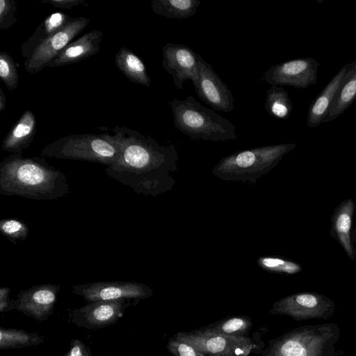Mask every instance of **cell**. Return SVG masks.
I'll list each match as a JSON object with an SVG mask.
<instances>
[{
	"label": "cell",
	"instance_id": "obj_1",
	"mask_svg": "<svg viewBox=\"0 0 356 356\" xmlns=\"http://www.w3.org/2000/svg\"><path fill=\"white\" fill-rule=\"evenodd\" d=\"M120 154L105 172L138 194L156 197L170 191L176 181L179 156L174 144L161 145L150 136L126 127L111 129Z\"/></svg>",
	"mask_w": 356,
	"mask_h": 356
},
{
	"label": "cell",
	"instance_id": "obj_2",
	"mask_svg": "<svg viewBox=\"0 0 356 356\" xmlns=\"http://www.w3.org/2000/svg\"><path fill=\"white\" fill-rule=\"evenodd\" d=\"M70 192L65 173L42 156L11 154L0 163V194L34 200H54Z\"/></svg>",
	"mask_w": 356,
	"mask_h": 356
},
{
	"label": "cell",
	"instance_id": "obj_3",
	"mask_svg": "<svg viewBox=\"0 0 356 356\" xmlns=\"http://www.w3.org/2000/svg\"><path fill=\"white\" fill-rule=\"evenodd\" d=\"M340 337L337 323L303 325L270 339L260 356H344Z\"/></svg>",
	"mask_w": 356,
	"mask_h": 356
},
{
	"label": "cell",
	"instance_id": "obj_4",
	"mask_svg": "<svg viewBox=\"0 0 356 356\" xmlns=\"http://www.w3.org/2000/svg\"><path fill=\"white\" fill-rule=\"evenodd\" d=\"M175 127L192 140L225 142L237 138L232 122L202 105L193 96L169 101Z\"/></svg>",
	"mask_w": 356,
	"mask_h": 356
},
{
	"label": "cell",
	"instance_id": "obj_5",
	"mask_svg": "<svg viewBox=\"0 0 356 356\" xmlns=\"http://www.w3.org/2000/svg\"><path fill=\"white\" fill-rule=\"evenodd\" d=\"M296 147L294 143H282L242 150L221 159L212 173L224 181L254 184Z\"/></svg>",
	"mask_w": 356,
	"mask_h": 356
},
{
	"label": "cell",
	"instance_id": "obj_6",
	"mask_svg": "<svg viewBox=\"0 0 356 356\" xmlns=\"http://www.w3.org/2000/svg\"><path fill=\"white\" fill-rule=\"evenodd\" d=\"M120 147L116 137L108 132L63 136L44 146L40 156L79 160L109 166L118 159Z\"/></svg>",
	"mask_w": 356,
	"mask_h": 356
},
{
	"label": "cell",
	"instance_id": "obj_7",
	"mask_svg": "<svg viewBox=\"0 0 356 356\" xmlns=\"http://www.w3.org/2000/svg\"><path fill=\"white\" fill-rule=\"evenodd\" d=\"M173 337L179 339L208 356H251L261 354L264 343L259 337H235L205 332L198 329L178 332Z\"/></svg>",
	"mask_w": 356,
	"mask_h": 356
},
{
	"label": "cell",
	"instance_id": "obj_8",
	"mask_svg": "<svg viewBox=\"0 0 356 356\" xmlns=\"http://www.w3.org/2000/svg\"><path fill=\"white\" fill-rule=\"evenodd\" d=\"M335 302L314 292L296 293L276 300L269 313L286 315L296 321L330 318L334 313Z\"/></svg>",
	"mask_w": 356,
	"mask_h": 356
},
{
	"label": "cell",
	"instance_id": "obj_9",
	"mask_svg": "<svg viewBox=\"0 0 356 356\" xmlns=\"http://www.w3.org/2000/svg\"><path fill=\"white\" fill-rule=\"evenodd\" d=\"M72 291L88 302L120 299L140 300L150 298V286L129 281H99L72 286Z\"/></svg>",
	"mask_w": 356,
	"mask_h": 356
},
{
	"label": "cell",
	"instance_id": "obj_10",
	"mask_svg": "<svg viewBox=\"0 0 356 356\" xmlns=\"http://www.w3.org/2000/svg\"><path fill=\"white\" fill-rule=\"evenodd\" d=\"M319 65L320 63L312 57L289 60L271 66L261 81L271 86L305 89L317 83Z\"/></svg>",
	"mask_w": 356,
	"mask_h": 356
},
{
	"label": "cell",
	"instance_id": "obj_11",
	"mask_svg": "<svg viewBox=\"0 0 356 356\" xmlns=\"http://www.w3.org/2000/svg\"><path fill=\"white\" fill-rule=\"evenodd\" d=\"M129 306L131 300L129 299L90 302L72 309L68 318L79 327L99 330L117 323Z\"/></svg>",
	"mask_w": 356,
	"mask_h": 356
},
{
	"label": "cell",
	"instance_id": "obj_12",
	"mask_svg": "<svg viewBox=\"0 0 356 356\" xmlns=\"http://www.w3.org/2000/svg\"><path fill=\"white\" fill-rule=\"evenodd\" d=\"M90 22V20L84 17H74L64 29L45 39L25 60L26 71L31 74L42 71Z\"/></svg>",
	"mask_w": 356,
	"mask_h": 356
},
{
	"label": "cell",
	"instance_id": "obj_13",
	"mask_svg": "<svg viewBox=\"0 0 356 356\" xmlns=\"http://www.w3.org/2000/svg\"><path fill=\"white\" fill-rule=\"evenodd\" d=\"M59 284H43L20 291L15 298H11L10 311L17 310L39 321H46L54 312Z\"/></svg>",
	"mask_w": 356,
	"mask_h": 356
},
{
	"label": "cell",
	"instance_id": "obj_14",
	"mask_svg": "<svg viewBox=\"0 0 356 356\" xmlns=\"http://www.w3.org/2000/svg\"><path fill=\"white\" fill-rule=\"evenodd\" d=\"M199 98L214 111L231 112L234 97L227 84L213 70L211 64L199 56L198 77L193 83Z\"/></svg>",
	"mask_w": 356,
	"mask_h": 356
},
{
	"label": "cell",
	"instance_id": "obj_15",
	"mask_svg": "<svg viewBox=\"0 0 356 356\" xmlns=\"http://www.w3.org/2000/svg\"><path fill=\"white\" fill-rule=\"evenodd\" d=\"M164 70L172 76L178 90L183 89L186 80L194 83L198 77L199 56L192 49L184 44L167 43L162 48Z\"/></svg>",
	"mask_w": 356,
	"mask_h": 356
},
{
	"label": "cell",
	"instance_id": "obj_16",
	"mask_svg": "<svg viewBox=\"0 0 356 356\" xmlns=\"http://www.w3.org/2000/svg\"><path fill=\"white\" fill-rule=\"evenodd\" d=\"M103 33L93 30L69 43L46 67H55L72 65L96 54L100 50Z\"/></svg>",
	"mask_w": 356,
	"mask_h": 356
},
{
	"label": "cell",
	"instance_id": "obj_17",
	"mask_svg": "<svg viewBox=\"0 0 356 356\" xmlns=\"http://www.w3.org/2000/svg\"><path fill=\"white\" fill-rule=\"evenodd\" d=\"M355 209L354 200L348 198L336 207L330 218V234L337 240L351 260L356 259V249L351 239V227Z\"/></svg>",
	"mask_w": 356,
	"mask_h": 356
},
{
	"label": "cell",
	"instance_id": "obj_18",
	"mask_svg": "<svg viewBox=\"0 0 356 356\" xmlns=\"http://www.w3.org/2000/svg\"><path fill=\"white\" fill-rule=\"evenodd\" d=\"M36 122L35 114L30 110L25 111L3 140L1 148L10 154H22L33 140Z\"/></svg>",
	"mask_w": 356,
	"mask_h": 356
},
{
	"label": "cell",
	"instance_id": "obj_19",
	"mask_svg": "<svg viewBox=\"0 0 356 356\" xmlns=\"http://www.w3.org/2000/svg\"><path fill=\"white\" fill-rule=\"evenodd\" d=\"M350 63L343 65L312 102L307 113V127L315 128L323 123Z\"/></svg>",
	"mask_w": 356,
	"mask_h": 356
},
{
	"label": "cell",
	"instance_id": "obj_20",
	"mask_svg": "<svg viewBox=\"0 0 356 356\" xmlns=\"http://www.w3.org/2000/svg\"><path fill=\"white\" fill-rule=\"evenodd\" d=\"M73 19L74 17L60 12L47 16L22 44V56L26 59L29 58L45 39L64 29Z\"/></svg>",
	"mask_w": 356,
	"mask_h": 356
},
{
	"label": "cell",
	"instance_id": "obj_21",
	"mask_svg": "<svg viewBox=\"0 0 356 356\" xmlns=\"http://www.w3.org/2000/svg\"><path fill=\"white\" fill-rule=\"evenodd\" d=\"M356 100V59L350 63L323 123L335 120Z\"/></svg>",
	"mask_w": 356,
	"mask_h": 356
},
{
	"label": "cell",
	"instance_id": "obj_22",
	"mask_svg": "<svg viewBox=\"0 0 356 356\" xmlns=\"http://www.w3.org/2000/svg\"><path fill=\"white\" fill-rule=\"evenodd\" d=\"M118 69L131 82L149 86L150 78L143 60L131 49L122 47L115 57Z\"/></svg>",
	"mask_w": 356,
	"mask_h": 356
},
{
	"label": "cell",
	"instance_id": "obj_23",
	"mask_svg": "<svg viewBox=\"0 0 356 356\" xmlns=\"http://www.w3.org/2000/svg\"><path fill=\"white\" fill-rule=\"evenodd\" d=\"M199 0H153L154 13L172 19H185L194 15L200 6Z\"/></svg>",
	"mask_w": 356,
	"mask_h": 356
},
{
	"label": "cell",
	"instance_id": "obj_24",
	"mask_svg": "<svg viewBox=\"0 0 356 356\" xmlns=\"http://www.w3.org/2000/svg\"><path fill=\"white\" fill-rule=\"evenodd\" d=\"M253 323L249 316H237L224 318L198 330L202 332L235 337H248Z\"/></svg>",
	"mask_w": 356,
	"mask_h": 356
},
{
	"label": "cell",
	"instance_id": "obj_25",
	"mask_svg": "<svg viewBox=\"0 0 356 356\" xmlns=\"http://www.w3.org/2000/svg\"><path fill=\"white\" fill-rule=\"evenodd\" d=\"M44 337L37 332H28L17 328L0 327V349H17L38 346Z\"/></svg>",
	"mask_w": 356,
	"mask_h": 356
},
{
	"label": "cell",
	"instance_id": "obj_26",
	"mask_svg": "<svg viewBox=\"0 0 356 356\" xmlns=\"http://www.w3.org/2000/svg\"><path fill=\"white\" fill-rule=\"evenodd\" d=\"M266 93L264 107L267 113L279 120L289 118L293 104L287 91L282 86H271Z\"/></svg>",
	"mask_w": 356,
	"mask_h": 356
},
{
	"label": "cell",
	"instance_id": "obj_27",
	"mask_svg": "<svg viewBox=\"0 0 356 356\" xmlns=\"http://www.w3.org/2000/svg\"><path fill=\"white\" fill-rule=\"evenodd\" d=\"M257 264L266 271L280 274L293 275L302 270V266L298 263L277 256L260 257L257 259Z\"/></svg>",
	"mask_w": 356,
	"mask_h": 356
},
{
	"label": "cell",
	"instance_id": "obj_28",
	"mask_svg": "<svg viewBox=\"0 0 356 356\" xmlns=\"http://www.w3.org/2000/svg\"><path fill=\"white\" fill-rule=\"evenodd\" d=\"M0 232L13 244L26 239L29 229L28 225L17 218H6L0 221Z\"/></svg>",
	"mask_w": 356,
	"mask_h": 356
},
{
	"label": "cell",
	"instance_id": "obj_29",
	"mask_svg": "<svg viewBox=\"0 0 356 356\" xmlns=\"http://www.w3.org/2000/svg\"><path fill=\"white\" fill-rule=\"evenodd\" d=\"M0 79L9 90L19 85V75L12 56L6 51L0 52Z\"/></svg>",
	"mask_w": 356,
	"mask_h": 356
},
{
	"label": "cell",
	"instance_id": "obj_30",
	"mask_svg": "<svg viewBox=\"0 0 356 356\" xmlns=\"http://www.w3.org/2000/svg\"><path fill=\"white\" fill-rule=\"evenodd\" d=\"M17 2L15 0H0V29H8L17 21Z\"/></svg>",
	"mask_w": 356,
	"mask_h": 356
},
{
	"label": "cell",
	"instance_id": "obj_31",
	"mask_svg": "<svg viewBox=\"0 0 356 356\" xmlns=\"http://www.w3.org/2000/svg\"><path fill=\"white\" fill-rule=\"evenodd\" d=\"M166 347L172 356H208L191 345L173 337L169 339Z\"/></svg>",
	"mask_w": 356,
	"mask_h": 356
},
{
	"label": "cell",
	"instance_id": "obj_32",
	"mask_svg": "<svg viewBox=\"0 0 356 356\" xmlns=\"http://www.w3.org/2000/svg\"><path fill=\"white\" fill-rule=\"evenodd\" d=\"M63 356H93L90 348L80 339H72Z\"/></svg>",
	"mask_w": 356,
	"mask_h": 356
},
{
	"label": "cell",
	"instance_id": "obj_33",
	"mask_svg": "<svg viewBox=\"0 0 356 356\" xmlns=\"http://www.w3.org/2000/svg\"><path fill=\"white\" fill-rule=\"evenodd\" d=\"M42 3L50 4L55 8L72 9L74 6L83 5L87 6L85 0H41Z\"/></svg>",
	"mask_w": 356,
	"mask_h": 356
},
{
	"label": "cell",
	"instance_id": "obj_34",
	"mask_svg": "<svg viewBox=\"0 0 356 356\" xmlns=\"http://www.w3.org/2000/svg\"><path fill=\"white\" fill-rule=\"evenodd\" d=\"M10 289L8 286L0 288V312H7L10 311L11 299L9 298Z\"/></svg>",
	"mask_w": 356,
	"mask_h": 356
},
{
	"label": "cell",
	"instance_id": "obj_35",
	"mask_svg": "<svg viewBox=\"0 0 356 356\" xmlns=\"http://www.w3.org/2000/svg\"><path fill=\"white\" fill-rule=\"evenodd\" d=\"M6 96L1 88H0V112L3 111L6 106Z\"/></svg>",
	"mask_w": 356,
	"mask_h": 356
},
{
	"label": "cell",
	"instance_id": "obj_36",
	"mask_svg": "<svg viewBox=\"0 0 356 356\" xmlns=\"http://www.w3.org/2000/svg\"><path fill=\"white\" fill-rule=\"evenodd\" d=\"M353 239H354V241L356 243V227H355V229L353 230Z\"/></svg>",
	"mask_w": 356,
	"mask_h": 356
},
{
	"label": "cell",
	"instance_id": "obj_37",
	"mask_svg": "<svg viewBox=\"0 0 356 356\" xmlns=\"http://www.w3.org/2000/svg\"><path fill=\"white\" fill-rule=\"evenodd\" d=\"M104 356H108V355H104Z\"/></svg>",
	"mask_w": 356,
	"mask_h": 356
}]
</instances>
